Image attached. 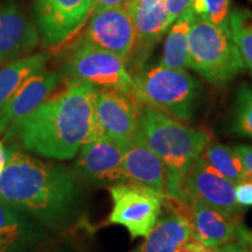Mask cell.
Listing matches in <instances>:
<instances>
[{"mask_svg":"<svg viewBox=\"0 0 252 252\" xmlns=\"http://www.w3.org/2000/svg\"><path fill=\"white\" fill-rule=\"evenodd\" d=\"M235 189V184L214 171L200 156L182 181L180 201H200L225 215L238 219L242 207L236 201Z\"/></svg>","mask_w":252,"mask_h":252,"instance_id":"obj_9","label":"cell"},{"mask_svg":"<svg viewBox=\"0 0 252 252\" xmlns=\"http://www.w3.org/2000/svg\"><path fill=\"white\" fill-rule=\"evenodd\" d=\"M67 78L86 81L98 89L134 96V81L126 62L116 54L78 40L61 67ZM135 97V96H134Z\"/></svg>","mask_w":252,"mask_h":252,"instance_id":"obj_6","label":"cell"},{"mask_svg":"<svg viewBox=\"0 0 252 252\" xmlns=\"http://www.w3.org/2000/svg\"><path fill=\"white\" fill-rule=\"evenodd\" d=\"M130 0H94L93 11H99L104 8H113V7H126Z\"/></svg>","mask_w":252,"mask_h":252,"instance_id":"obj_30","label":"cell"},{"mask_svg":"<svg viewBox=\"0 0 252 252\" xmlns=\"http://www.w3.org/2000/svg\"><path fill=\"white\" fill-rule=\"evenodd\" d=\"M201 158L226 180L238 185L247 180L243 163L232 147L210 140L206 145Z\"/></svg>","mask_w":252,"mask_h":252,"instance_id":"obj_21","label":"cell"},{"mask_svg":"<svg viewBox=\"0 0 252 252\" xmlns=\"http://www.w3.org/2000/svg\"><path fill=\"white\" fill-rule=\"evenodd\" d=\"M96 94L93 84L68 78L58 93L8 127L5 138L41 157L71 159L83 145L102 137L94 113Z\"/></svg>","mask_w":252,"mask_h":252,"instance_id":"obj_1","label":"cell"},{"mask_svg":"<svg viewBox=\"0 0 252 252\" xmlns=\"http://www.w3.org/2000/svg\"><path fill=\"white\" fill-rule=\"evenodd\" d=\"M93 4L94 0H35L34 15L42 45H64L84 26Z\"/></svg>","mask_w":252,"mask_h":252,"instance_id":"obj_8","label":"cell"},{"mask_svg":"<svg viewBox=\"0 0 252 252\" xmlns=\"http://www.w3.org/2000/svg\"><path fill=\"white\" fill-rule=\"evenodd\" d=\"M123 172L125 182L146 186L165 196V167L160 158L145 141L140 131L125 149Z\"/></svg>","mask_w":252,"mask_h":252,"instance_id":"obj_17","label":"cell"},{"mask_svg":"<svg viewBox=\"0 0 252 252\" xmlns=\"http://www.w3.org/2000/svg\"><path fill=\"white\" fill-rule=\"evenodd\" d=\"M232 126L236 133L252 139V88L247 84L236 91Z\"/></svg>","mask_w":252,"mask_h":252,"instance_id":"obj_24","label":"cell"},{"mask_svg":"<svg viewBox=\"0 0 252 252\" xmlns=\"http://www.w3.org/2000/svg\"><path fill=\"white\" fill-rule=\"evenodd\" d=\"M180 215L188 220L195 237L208 247L220 248L230 242L252 244V236L238 219L225 215L200 201L186 202Z\"/></svg>","mask_w":252,"mask_h":252,"instance_id":"obj_13","label":"cell"},{"mask_svg":"<svg viewBox=\"0 0 252 252\" xmlns=\"http://www.w3.org/2000/svg\"><path fill=\"white\" fill-rule=\"evenodd\" d=\"M235 196L242 208L252 207V182H242L236 185Z\"/></svg>","mask_w":252,"mask_h":252,"instance_id":"obj_28","label":"cell"},{"mask_svg":"<svg viewBox=\"0 0 252 252\" xmlns=\"http://www.w3.org/2000/svg\"><path fill=\"white\" fill-rule=\"evenodd\" d=\"M236 154L239 157L243 167L247 172V180L245 182H252V146L249 145H238L232 147Z\"/></svg>","mask_w":252,"mask_h":252,"instance_id":"obj_27","label":"cell"},{"mask_svg":"<svg viewBox=\"0 0 252 252\" xmlns=\"http://www.w3.org/2000/svg\"><path fill=\"white\" fill-rule=\"evenodd\" d=\"M216 249L219 252H252L249 245L241 243V242H230V243H226Z\"/></svg>","mask_w":252,"mask_h":252,"instance_id":"obj_31","label":"cell"},{"mask_svg":"<svg viewBox=\"0 0 252 252\" xmlns=\"http://www.w3.org/2000/svg\"><path fill=\"white\" fill-rule=\"evenodd\" d=\"M191 2H193V0H165L169 26H172V24L176 19L191 7Z\"/></svg>","mask_w":252,"mask_h":252,"instance_id":"obj_26","label":"cell"},{"mask_svg":"<svg viewBox=\"0 0 252 252\" xmlns=\"http://www.w3.org/2000/svg\"><path fill=\"white\" fill-rule=\"evenodd\" d=\"M139 131L165 167V198L180 201L182 181L210 141L209 133L147 105L140 109Z\"/></svg>","mask_w":252,"mask_h":252,"instance_id":"obj_3","label":"cell"},{"mask_svg":"<svg viewBox=\"0 0 252 252\" xmlns=\"http://www.w3.org/2000/svg\"><path fill=\"white\" fill-rule=\"evenodd\" d=\"M48 59V53H37L23 56L0 68V108L13 96L28 77L45 68Z\"/></svg>","mask_w":252,"mask_h":252,"instance_id":"obj_19","label":"cell"},{"mask_svg":"<svg viewBox=\"0 0 252 252\" xmlns=\"http://www.w3.org/2000/svg\"><path fill=\"white\" fill-rule=\"evenodd\" d=\"M195 15L189 8L172 24L163 45V54L160 65L172 69L188 67V39L189 31Z\"/></svg>","mask_w":252,"mask_h":252,"instance_id":"obj_20","label":"cell"},{"mask_svg":"<svg viewBox=\"0 0 252 252\" xmlns=\"http://www.w3.org/2000/svg\"><path fill=\"white\" fill-rule=\"evenodd\" d=\"M112 210L110 224L123 225L132 239L146 237L159 220L165 196L135 182L110 186Z\"/></svg>","mask_w":252,"mask_h":252,"instance_id":"obj_7","label":"cell"},{"mask_svg":"<svg viewBox=\"0 0 252 252\" xmlns=\"http://www.w3.org/2000/svg\"><path fill=\"white\" fill-rule=\"evenodd\" d=\"M0 198L40 225L58 229L75 213L78 188L67 168L41 161L12 144L0 173Z\"/></svg>","mask_w":252,"mask_h":252,"instance_id":"obj_2","label":"cell"},{"mask_svg":"<svg viewBox=\"0 0 252 252\" xmlns=\"http://www.w3.org/2000/svg\"><path fill=\"white\" fill-rule=\"evenodd\" d=\"M134 96L143 105L151 106L180 122L193 117L200 82L186 69L162 65L141 68L132 74Z\"/></svg>","mask_w":252,"mask_h":252,"instance_id":"obj_4","label":"cell"},{"mask_svg":"<svg viewBox=\"0 0 252 252\" xmlns=\"http://www.w3.org/2000/svg\"><path fill=\"white\" fill-rule=\"evenodd\" d=\"M80 41L116 54L126 61L134 43V27L126 7L91 12Z\"/></svg>","mask_w":252,"mask_h":252,"instance_id":"obj_12","label":"cell"},{"mask_svg":"<svg viewBox=\"0 0 252 252\" xmlns=\"http://www.w3.org/2000/svg\"><path fill=\"white\" fill-rule=\"evenodd\" d=\"M5 245H25V247H27L28 244L20 241V239L12 237V236L0 234V247H5Z\"/></svg>","mask_w":252,"mask_h":252,"instance_id":"obj_32","label":"cell"},{"mask_svg":"<svg viewBox=\"0 0 252 252\" xmlns=\"http://www.w3.org/2000/svg\"><path fill=\"white\" fill-rule=\"evenodd\" d=\"M179 252H219V250L216 248L204 245L195 236H193L189 241L186 242L185 245Z\"/></svg>","mask_w":252,"mask_h":252,"instance_id":"obj_29","label":"cell"},{"mask_svg":"<svg viewBox=\"0 0 252 252\" xmlns=\"http://www.w3.org/2000/svg\"><path fill=\"white\" fill-rule=\"evenodd\" d=\"M5 152H6V147L4 146V144L0 141V173H1L5 165Z\"/></svg>","mask_w":252,"mask_h":252,"instance_id":"obj_34","label":"cell"},{"mask_svg":"<svg viewBox=\"0 0 252 252\" xmlns=\"http://www.w3.org/2000/svg\"><path fill=\"white\" fill-rule=\"evenodd\" d=\"M194 15L216 26L229 27L230 0H193Z\"/></svg>","mask_w":252,"mask_h":252,"instance_id":"obj_25","label":"cell"},{"mask_svg":"<svg viewBox=\"0 0 252 252\" xmlns=\"http://www.w3.org/2000/svg\"><path fill=\"white\" fill-rule=\"evenodd\" d=\"M40 42L39 32L17 1L0 7V68L28 55Z\"/></svg>","mask_w":252,"mask_h":252,"instance_id":"obj_15","label":"cell"},{"mask_svg":"<svg viewBox=\"0 0 252 252\" xmlns=\"http://www.w3.org/2000/svg\"><path fill=\"white\" fill-rule=\"evenodd\" d=\"M125 147L106 137L94 139L78 152L77 169L84 178L97 185L125 182L123 157Z\"/></svg>","mask_w":252,"mask_h":252,"instance_id":"obj_14","label":"cell"},{"mask_svg":"<svg viewBox=\"0 0 252 252\" xmlns=\"http://www.w3.org/2000/svg\"><path fill=\"white\" fill-rule=\"evenodd\" d=\"M229 30L245 65L252 72V12L235 9L229 14Z\"/></svg>","mask_w":252,"mask_h":252,"instance_id":"obj_23","label":"cell"},{"mask_svg":"<svg viewBox=\"0 0 252 252\" xmlns=\"http://www.w3.org/2000/svg\"><path fill=\"white\" fill-rule=\"evenodd\" d=\"M0 234L12 236L28 245L43 236L40 224L0 198Z\"/></svg>","mask_w":252,"mask_h":252,"instance_id":"obj_22","label":"cell"},{"mask_svg":"<svg viewBox=\"0 0 252 252\" xmlns=\"http://www.w3.org/2000/svg\"><path fill=\"white\" fill-rule=\"evenodd\" d=\"M188 67L209 83L224 84L245 68L229 27L195 17L189 31Z\"/></svg>","mask_w":252,"mask_h":252,"instance_id":"obj_5","label":"cell"},{"mask_svg":"<svg viewBox=\"0 0 252 252\" xmlns=\"http://www.w3.org/2000/svg\"><path fill=\"white\" fill-rule=\"evenodd\" d=\"M141 106L143 104L131 94L97 88L94 113L102 137L126 149L139 131Z\"/></svg>","mask_w":252,"mask_h":252,"instance_id":"obj_10","label":"cell"},{"mask_svg":"<svg viewBox=\"0 0 252 252\" xmlns=\"http://www.w3.org/2000/svg\"><path fill=\"white\" fill-rule=\"evenodd\" d=\"M25 245H5L0 247V252H23Z\"/></svg>","mask_w":252,"mask_h":252,"instance_id":"obj_33","label":"cell"},{"mask_svg":"<svg viewBox=\"0 0 252 252\" xmlns=\"http://www.w3.org/2000/svg\"><path fill=\"white\" fill-rule=\"evenodd\" d=\"M193 236L188 220L171 210L157 220L144 243L134 252H179Z\"/></svg>","mask_w":252,"mask_h":252,"instance_id":"obj_18","label":"cell"},{"mask_svg":"<svg viewBox=\"0 0 252 252\" xmlns=\"http://www.w3.org/2000/svg\"><path fill=\"white\" fill-rule=\"evenodd\" d=\"M61 75L45 68L28 77L0 108V134L33 112L58 88Z\"/></svg>","mask_w":252,"mask_h":252,"instance_id":"obj_16","label":"cell"},{"mask_svg":"<svg viewBox=\"0 0 252 252\" xmlns=\"http://www.w3.org/2000/svg\"><path fill=\"white\" fill-rule=\"evenodd\" d=\"M126 9L134 27V43L125 61L132 75L144 68L151 52L171 26L165 0H130Z\"/></svg>","mask_w":252,"mask_h":252,"instance_id":"obj_11","label":"cell"}]
</instances>
